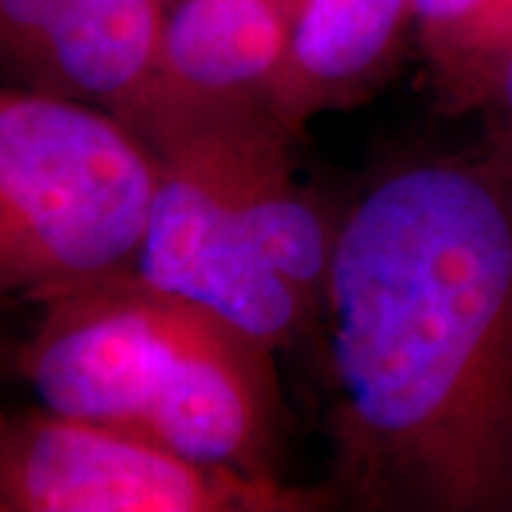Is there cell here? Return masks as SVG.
Masks as SVG:
<instances>
[{
    "label": "cell",
    "mask_w": 512,
    "mask_h": 512,
    "mask_svg": "<svg viewBox=\"0 0 512 512\" xmlns=\"http://www.w3.org/2000/svg\"><path fill=\"white\" fill-rule=\"evenodd\" d=\"M416 0H293L291 35L271 114L291 137L311 120L362 103L393 69Z\"/></svg>",
    "instance_id": "obj_9"
},
{
    "label": "cell",
    "mask_w": 512,
    "mask_h": 512,
    "mask_svg": "<svg viewBox=\"0 0 512 512\" xmlns=\"http://www.w3.org/2000/svg\"><path fill=\"white\" fill-rule=\"evenodd\" d=\"M336 484L365 510H512V185L481 154L387 168L325 293Z\"/></svg>",
    "instance_id": "obj_1"
},
{
    "label": "cell",
    "mask_w": 512,
    "mask_h": 512,
    "mask_svg": "<svg viewBox=\"0 0 512 512\" xmlns=\"http://www.w3.org/2000/svg\"><path fill=\"white\" fill-rule=\"evenodd\" d=\"M120 120L157 160L134 274L217 313L274 353L313 339L322 322L262 259L242 222L217 114L143 100Z\"/></svg>",
    "instance_id": "obj_3"
},
{
    "label": "cell",
    "mask_w": 512,
    "mask_h": 512,
    "mask_svg": "<svg viewBox=\"0 0 512 512\" xmlns=\"http://www.w3.org/2000/svg\"><path fill=\"white\" fill-rule=\"evenodd\" d=\"M174 293L117 274L57 293L18 367L43 407L137 433Z\"/></svg>",
    "instance_id": "obj_6"
},
{
    "label": "cell",
    "mask_w": 512,
    "mask_h": 512,
    "mask_svg": "<svg viewBox=\"0 0 512 512\" xmlns=\"http://www.w3.org/2000/svg\"><path fill=\"white\" fill-rule=\"evenodd\" d=\"M478 114L484 117L481 157L512 185V60Z\"/></svg>",
    "instance_id": "obj_11"
},
{
    "label": "cell",
    "mask_w": 512,
    "mask_h": 512,
    "mask_svg": "<svg viewBox=\"0 0 512 512\" xmlns=\"http://www.w3.org/2000/svg\"><path fill=\"white\" fill-rule=\"evenodd\" d=\"M413 32L436 106L473 114L512 60V0H416Z\"/></svg>",
    "instance_id": "obj_10"
},
{
    "label": "cell",
    "mask_w": 512,
    "mask_h": 512,
    "mask_svg": "<svg viewBox=\"0 0 512 512\" xmlns=\"http://www.w3.org/2000/svg\"><path fill=\"white\" fill-rule=\"evenodd\" d=\"M282 3H285V6H288V9H291V6H293V0H282Z\"/></svg>",
    "instance_id": "obj_12"
},
{
    "label": "cell",
    "mask_w": 512,
    "mask_h": 512,
    "mask_svg": "<svg viewBox=\"0 0 512 512\" xmlns=\"http://www.w3.org/2000/svg\"><path fill=\"white\" fill-rule=\"evenodd\" d=\"M163 0H0V69L120 117L157 69Z\"/></svg>",
    "instance_id": "obj_7"
},
{
    "label": "cell",
    "mask_w": 512,
    "mask_h": 512,
    "mask_svg": "<svg viewBox=\"0 0 512 512\" xmlns=\"http://www.w3.org/2000/svg\"><path fill=\"white\" fill-rule=\"evenodd\" d=\"M154 188L151 148L111 111L0 92V308L131 274Z\"/></svg>",
    "instance_id": "obj_2"
},
{
    "label": "cell",
    "mask_w": 512,
    "mask_h": 512,
    "mask_svg": "<svg viewBox=\"0 0 512 512\" xmlns=\"http://www.w3.org/2000/svg\"><path fill=\"white\" fill-rule=\"evenodd\" d=\"M288 35L291 9L282 0H177L165 12L157 69L131 106L160 100L197 109H271Z\"/></svg>",
    "instance_id": "obj_8"
},
{
    "label": "cell",
    "mask_w": 512,
    "mask_h": 512,
    "mask_svg": "<svg viewBox=\"0 0 512 512\" xmlns=\"http://www.w3.org/2000/svg\"><path fill=\"white\" fill-rule=\"evenodd\" d=\"M328 498L205 467L43 404L0 410V512H308Z\"/></svg>",
    "instance_id": "obj_4"
},
{
    "label": "cell",
    "mask_w": 512,
    "mask_h": 512,
    "mask_svg": "<svg viewBox=\"0 0 512 512\" xmlns=\"http://www.w3.org/2000/svg\"><path fill=\"white\" fill-rule=\"evenodd\" d=\"M276 353L217 313L174 296L140 436L259 481L276 476Z\"/></svg>",
    "instance_id": "obj_5"
}]
</instances>
